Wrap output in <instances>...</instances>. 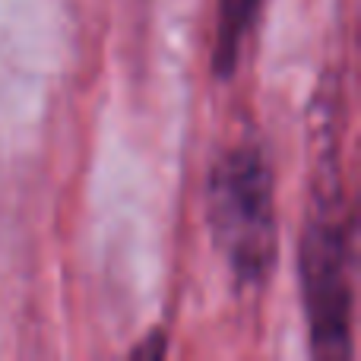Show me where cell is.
<instances>
[{
  "label": "cell",
  "mask_w": 361,
  "mask_h": 361,
  "mask_svg": "<svg viewBox=\"0 0 361 361\" xmlns=\"http://www.w3.org/2000/svg\"><path fill=\"white\" fill-rule=\"evenodd\" d=\"M206 222L231 282L260 292L279 260L276 178L257 137L231 143L206 178Z\"/></svg>",
  "instance_id": "cell-2"
},
{
  "label": "cell",
  "mask_w": 361,
  "mask_h": 361,
  "mask_svg": "<svg viewBox=\"0 0 361 361\" xmlns=\"http://www.w3.org/2000/svg\"><path fill=\"white\" fill-rule=\"evenodd\" d=\"M260 13H263V0H219L216 35H212V57H209V70L219 82H228L238 73L244 48L254 38Z\"/></svg>",
  "instance_id": "cell-3"
},
{
  "label": "cell",
  "mask_w": 361,
  "mask_h": 361,
  "mask_svg": "<svg viewBox=\"0 0 361 361\" xmlns=\"http://www.w3.org/2000/svg\"><path fill=\"white\" fill-rule=\"evenodd\" d=\"M330 102L314 118V169L307 209L298 238V282L307 324V349L320 361L355 355V209L349 206L339 171V133L333 82Z\"/></svg>",
  "instance_id": "cell-1"
},
{
  "label": "cell",
  "mask_w": 361,
  "mask_h": 361,
  "mask_svg": "<svg viewBox=\"0 0 361 361\" xmlns=\"http://www.w3.org/2000/svg\"><path fill=\"white\" fill-rule=\"evenodd\" d=\"M127 355H130V358H149V361L165 358V355H169V336H165V330L146 333L137 345H130V352H127Z\"/></svg>",
  "instance_id": "cell-4"
}]
</instances>
